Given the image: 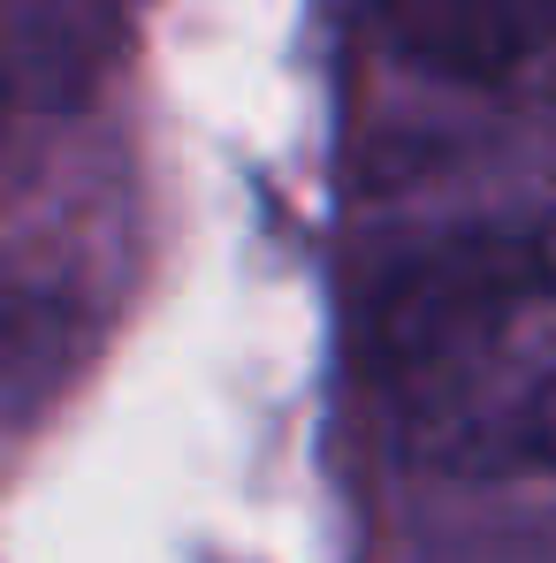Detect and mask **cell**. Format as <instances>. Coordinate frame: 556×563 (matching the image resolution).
Returning <instances> with one entry per match:
<instances>
[{"mask_svg": "<svg viewBox=\"0 0 556 563\" xmlns=\"http://www.w3.org/2000/svg\"><path fill=\"white\" fill-rule=\"evenodd\" d=\"M443 457L488 479H556V366L495 404H465L443 419Z\"/></svg>", "mask_w": 556, "mask_h": 563, "instance_id": "6da1fadb", "label": "cell"}]
</instances>
